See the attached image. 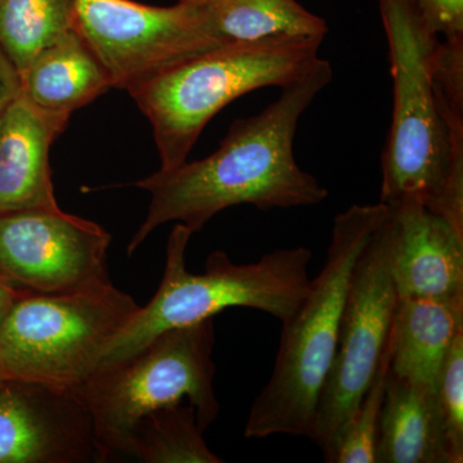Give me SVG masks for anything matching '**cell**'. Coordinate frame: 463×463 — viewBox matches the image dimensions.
Listing matches in <instances>:
<instances>
[{
  "label": "cell",
  "mask_w": 463,
  "mask_h": 463,
  "mask_svg": "<svg viewBox=\"0 0 463 463\" xmlns=\"http://www.w3.org/2000/svg\"><path fill=\"white\" fill-rule=\"evenodd\" d=\"M332 78L331 63L319 57L303 75L283 85L279 99L263 111L237 118L212 155L134 183L151 194V203L128 255L169 222L196 233L230 207L252 205L267 212L327 200V188L298 165L294 145L301 116Z\"/></svg>",
  "instance_id": "6da1fadb"
},
{
  "label": "cell",
  "mask_w": 463,
  "mask_h": 463,
  "mask_svg": "<svg viewBox=\"0 0 463 463\" xmlns=\"http://www.w3.org/2000/svg\"><path fill=\"white\" fill-rule=\"evenodd\" d=\"M76 18L118 90L218 47L201 32L185 3L155 7L133 0H76Z\"/></svg>",
  "instance_id": "30bf717a"
},
{
  "label": "cell",
  "mask_w": 463,
  "mask_h": 463,
  "mask_svg": "<svg viewBox=\"0 0 463 463\" xmlns=\"http://www.w3.org/2000/svg\"><path fill=\"white\" fill-rule=\"evenodd\" d=\"M21 297H24V294H21L7 279L0 276V325Z\"/></svg>",
  "instance_id": "603a6c76"
},
{
  "label": "cell",
  "mask_w": 463,
  "mask_h": 463,
  "mask_svg": "<svg viewBox=\"0 0 463 463\" xmlns=\"http://www.w3.org/2000/svg\"><path fill=\"white\" fill-rule=\"evenodd\" d=\"M463 332V294L398 298L388 339L389 370L437 389L453 341Z\"/></svg>",
  "instance_id": "5bb4252c"
},
{
  "label": "cell",
  "mask_w": 463,
  "mask_h": 463,
  "mask_svg": "<svg viewBox=\"0 0 463 463\" xmlns=\"http://www.w3.org/2000/svg\"><path fill=\"white\" fill-rule=\"evenodd\" d=\"M318 36L231 43L165 67L128 88L154 130L161 170L187 161L207 123L250 91L282 88L318 60Z\"/></svg>",
  "instance_id": "277c9868"
},
{
  "label": "cell",
  "mask_w": 463,
  "mask_h": 463,
  "mask_svg": "<svg viewBox=\"0 0 463 463\" xmlns=\"http://www.w3.org/2000/svg\"><path fill=\"white\" fill-rule=\"evenodd\" d=\"M444 43L463 44V0H417Z\"/></svg>",
  "instance_id": "7402d4cb"
},
{
  "label": "cell",
  "mask_w": 463,
  "mask_h": 463,
  "mask_svg": "<svg viewBox=\"0 0 463 463\" xmlns=\"http://www.w3.org/2000/svg\"><path fill=\"white\" fill-rule=\"evenodd\" d=\"M70 116L45 111L18 90L0 114V213L57 207L50 149Z\"/></svg>",
  "instance_id": "4fadbf2b"
},
{
  "label": "cell",
  "mask_w": 463,
  "mask_h": 463,
  "mask_svg": "<svg viewBox=\"0 0 463 463\" xmlns=\"http://www.w3.org/2000/svg\"><path fill=\"white\" fill-rule=\"evenodd\" d=\"M376 463H450L437 389L388 370Z\"/></svg>",
  "instance_id": "9a60e30c"
},
{
  "label": "cell",
  "mask_w": 463,
  "mask_h": 463,
  "mask_svg": "<svg viewBox=\"0 0 463 463\" xmlns=\"http://www.w3.org/2000/svg\"><path fill=\"white\" fill-rule=\"evenodd\" d=\"M99 462L87 408L71 390L0 381V463Z\"/></svg>",
  "instance_id": "8fae6325"
},
{
  "label": "cell",
  "mask_w": 463,
  "mask_h": 463,
  "mask_svg": "<svg viewBox=\"0 0 463 463\" xmlns=\"http://www.w3.org/2000/svg\"><path fill=\"white\" fill-rule=\"evenodd\" d=\"M18 79L33 105L66 116L112 88L108 71L79 29L42 51Z\"/></svg>",
  "instance_id": "2e32d148"
},
{
  "label": "cell",
  "mask_w": 463,
  "mask_h": 463,
  "mask_svg": "<svg viewBox=\"0 0 463 463\" xmlns=\"http://www.w3.org/2000/svg\"><path fill=\"white\" fill-rule=\"evenodd\" d=\"M5 377L3 376L2 370H0V381L5 380Z\"/></svg>",
  "instance_id": "cb8c5ba5"
},
{
  "label": "cell",
  "mask_w": 463,
  "mask_h": 463,
  "mask_svg": "<svg viewBox=\"0 0 463 463\" xmlns=\"http://www.w3.org/2000/svg\"><path fill=\"white\" fill-rule=\"evenodd\" d=\"M74 30L76 0H0V51L17 74Z\"/></svg>",
  "instance_id": "ac0fdd59"
},
{
  "label": "cell",
  "mask_w": 463,
  "mask_h": 463,
  "mask_svg": "<svg viewBox=\"0 0 463 463\" xmlns=\"http://www.w3.org/2000/svg\"><path fill=\"white\" fill-rule=\"evenodd\" d=\"M176 3L188 2V0H175Z\"/></svg>",
  "instance_id": "d4e9b609"
},
{
  "label": "cell",
  "mask_w": 463,
  "mask_h": 463,
  "mask_svg": "<svg viewBox=\"0 0 463 463\" xmlns=\"http://www.w3.org/2000/svg\"><path fill=\"white\" fill-rule=\"evenodd\" d=\"M392 78L380 203L416 201L463 230V74L437 70L441 38L417 0H379Z\"/></svg>",
  "instance_id": "7a4b0ae2"
},
{
  "label": "cell",
  "mask_w": 463,
  "mask_h": 463,
  "mask_svg": "<svg viewBox=\"0 0 463 463\" xmlns=\"http://www.w3.org/2000/svg\"><path fill=\"white\" fill-rule=\"evenodd\" d=\"M389 219L398 298L463 294V230L411 200L389 206Z\"/></svg>",
  "instance_id": "7c38bea8"
},
{
  "label": "cell",
  "mask_w": 463,
  "mask_h": 463,
  "mask_svg": "<svg viewBox=\"0 0 463 463\" xmlns=\"http://www.w3.org/2000/svg\"><path fill=\"white\" fill-rule=\"evenodd\" d=\"M213 318L163 332L129 358L100 365L74 390L90 413L99 462L123 458L147 414L188 399L203 431L218 419Z\"/></svg>",
  "instance_id": "8992f818"
},
{
  "label": "cell",
  "mask_w": 463,
  "mask_h": 463,
  "mask_svg": "<svg viewBox=\"0 0 463 463\" xmlns=\"http://www.w3.org/2000/svg\"><path fill=\"white\" fill-rule=\"evenodd\" d=\"M2 111H3V108H2V106H0V114H2Z\"/></svg>",
  "instance_id": "484cf974"
},
{
  "label": "cell",
  "mask_w": 463,
  "mask_h": 463,
  "mask_svg": "<svg viewBox=\"0 0 463 463\" xmlns=\"http://www.w3.org/2000/svg\"><path fill=\"white\" fill-rule=\"evenodd\" d=\"M450 463L463 462V332L448 352L437 386Z\"/></svg>",
  "instance_id": "44dd1931"
},
{
  "label": "cell",
  "mask_w": 463,
  "mask_h": 463,
  "mask_svg": "<svg viewBox=\"0 0 463 463\" xmlns=\"http://www.w3.org/2000/svg\"><path fill=\"white\" fill-rule=\"evenodd\" d=\"M111 236L57 207L0 213V276L24 295H50L109 281Z\"/></svg>",
  "instance_id": "9c48e42d"
},
{
  "label": "cell",
  "mask_w": 463,
  "mask_h": 463,
  "mask_svg": "<svg viewBox=\"0 0 463 463\" xmlns=\"http://www.w3.org/2000/svg\"><path fill=\"white\" fill-rule=\"evenodd\" d=\"M398 298L392 274L388 212L350 277L336 354L317 407L310 439L321 448L325 458L376 374L388 345Z\"/></svg>",
  "instance_id": "ba28073f"
},
{
  "label": "cell",
  "mask_w": 463,
  "mask_h": 463,
  "mask_svg": "<svg viewBox=\"0 0 463 463\" xmlns=\"http://www.w3.org/2000/svg\"><path fill=\"white\" fill-rule=\"evenodd\" d=\"M201 32L218 47L281 35L326 38L327 24L298 0H188Z\"/></svg>",
  "instance_id": "e0dca14e"
},
{
  "label": "cell",
  "mask_w": 463,
  "mask_h": 463,
  "mask_svg": "<svg viewBox=\"0 0 463 463\" xmlns=\"http://www.w3.org/2000/svg\"><path fill=\"white\" fill-rule=\"evenodd\" d=\"M192 234L184 224L174 225L156 294L109 341L99 367L129 358L163 332L214 318L228 307L260 310L282 323L297 313L310 286L309 249L274 250L249 264L234 263L218 250L207 258L205 270L194 274L185 268Z\"/></svg>",
  "instance_id": "5b68a950"
},
{
  "label": "cell",
  "mask_w": 463,
  "mask_h": 463,
  "mask_svg": "<svg viewBox=\"0 0 463 463\" xmlns=\"http://www.w3.org/2000/svg\"><path fill=\"white\" fill-rule=\"evenodd\" d=\"M389 207L353 205L335 218L325 265L297 313L282 323L273 373L250 408L245 437H312L317 407L336 354L341 315L359 255Z\"/></svg>",
  "instance_id": "3957f363"
},
{
  "label": "cell",
  "mask_w": 463,
  "mask_h": 463,
  "mask_svg": "<svg viewBox=\"0 0 463 463\" xmlns=\"http://www.w3.org/2000/svg\"><path fill=\"white\" fill-rule=\"evenodd\" d=\"M194 405L182 403L147 414L130 432L123 458L147 463H222L203 438Z\"/></svg>",
  "instance_id": "d6986e66"
},
{
  "label": "cell",
  "mask_w": 463,
  "mask_h": 463,
  "mask_svg": "<svg viewBox=\"0 0 463 463\" xmlns=\"http://www.w3.org/2000/svg\"><path fill=\"white\" fill-rule=\"evenodd\" d=\"M389 370V353L381 359L379 368L370 386L365 390L352 419L341 431L331 452L326 457L328 463H376L377 437L381 408L385 395L386 374Z\"/></svg>",
  "instance_id": "ffe728a7"
},
{
  "label": "cell",
  "mask_w": 463,
  "mask_h": 463,
  "mask_svg": "<svg viewBox=\"0 0 463 463\" xmlns=\"http://www.w3.org/2000/svg\"><path fill=\"white\" fill-rule=\"evenodd\" d=\"M139 309L111 281L50 295H24L0 325L5 379L78 389Z\"/></svg>",
  "instance_id": "52a82bcc"
}]
</instances>
